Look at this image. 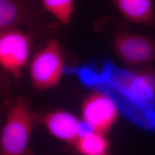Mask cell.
I'll use <instances>...</instances> for the list:
<instances>
[{
	"mask_svg": "<svg viewBox=\"0 0 155 155\" xmlns=\"http://www.w3.org/2000/svg\"><path fill=\"white\" fill-rule=\"evenodd\" d=\"M42 120L48 132L62 141L74 146L80 137L82 121L67 111L51 112Z\"/></svg>",
	"mask_w": 155,
	"mask_h": 155,
	"instance_id": "7",
	"label": "cell"
},
{
	"mask_svg": "<svg viewBox=\"0 0 155 155\" xmlns=\"http://www.w3.org/2000/svg\"><path fill=\"white\" fill-rule=\"evenodd\" d=\"M30 42L28 36L18 31H2L0 38V63L7 71L17 77L28 61Z\"/></svg>",
	"mask_w": 155,
	"mask_h": 155,
	"instance_id": "5",
	"label": "cell"
},
{
	"mask_svg": "<svg viewBox=\"0 0 155 155\" xmlns=\"http://www.w3.org/2000/svg\"><path fill=\"white\" fill-rule=\"evenodd\" d=\"M27 102L19 99L8 111L0 140V155H24L34 124Z\"/></svg>",
	"mask_w": 155,
	"mask_h": 155,
	"instance_id": "2",
	"label": "cell"
},
{
	"mask_svg": "<svg viewBox=\"0 0 155 155\" xmlns=\"http://www.w3.org/2000/svg\"><path fill=\"white\" fill-rule=\"evenodd\" d=\"M114 47L120 57L130 65L155 62V41L150 38L130 32H121L114 39Z\"/></svg>",
	"mask_w": 155,
	"mask_h": 155,
	"instance_id": "6",
	"label": "cell"
},
{
	"mask_svg": "<svg viewBox=\"0 0 155 155\" xmlns=\"http://www.w3.org/2000/svg\"><path fill=\"white\" fill-rule=\"evenodd\" d=\"M74 147L81 155H102L107 153L109 144L104 134L91 132L80 136Z\"/></svg>",
	"mask_w": 155,
	"mask_h": 155,
	"instance_id": "9",
	"label": "cell"
},
{
	"mask_svg": "<svg viewBox=\"0 0 155 155\" xmlns=\"http://www.w3.org/2000/svg\"><path fill=\"white\" fill-rule=\"evenodd\" d=\"M45 8L61 23L70 21L74 9V0H42Z\"/></svg>",
	"mask_w": 155,
	"mask_h": 155,
	"instance_id": "10",
	"label": "cell"
},
{
	"mask_svg": "<svg viewBox=\"0 0 155 155\" xmlns=\"http://www.w3.org/2000/svg\"><path fill=\"white\" fill-rule=\"evenodd\" d=\"M119 111L116 104L107 95L95 91L84 100L82 106L83 122L94 132L105 134L112 127Z\"/></svg>",
	"mask_w": 155,
	"mask_h": 155,
	"instance_id": "4",
	"label": "cell"
},
{
	"mask_svg": "<svg viewBox=\"0 0 155 155\" xmlns=\"http://www.w3.org/2000/svg\"><path fill=\"white\" fill-rule=\"evenodd\" d=\"M64 70L59 45L56 41H51L39 51L31 62L32 82L39 90L50 89L59 82Z\"/></svg>",
	"mask_w": 155,
	"mask_h": 155,
	"instance_id": "3",
	"label": "cell"
},
{
	"mask_svg": "<svg viewBox=\"0 0 155 155\" xmlns=\"http://www.w3.org/2000/svg\"><path fill=\"white\" fill-rule=\"evenodd\" d=\"M113 2L128 20L147 25L155 24L152 0H113Z\"/></svg>",
	"mask_w": 155,
	"mask_h": 155,
	"instance_id": "8",
	"label": "cell"
},
{
	"mask_svg": "<svg viewBox=\"0 0 155 155\" xmlns=\"http://www.w3.org/2000/svg\"><path fill=\"white\" fill-rule=\"evenodd\" d=\"M109 155L108 154H107V153H105V154H104V155Z\"/></svg>",
	"mask_w": 155,
	"mask_h": 155,
	"instance_id": "11",
	"label": "cell"
},
{
	"mask_svg": "<svg viewBox=\"0 0 155 155\" xmlns=\"http://www.w3.org/2000/svg\"><path fill=\"white\" fill-rule=\"evenodd\" d=\"M85 86L107 95L130 122L148 132L155 131V76L135 72L104 61L65 68Z\"/></svg>",
	"mask_w": 155,
	"mask_h": 155,
	"instance_id": "1",
	"label": "cell"
}]
</instances>
